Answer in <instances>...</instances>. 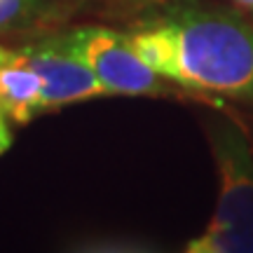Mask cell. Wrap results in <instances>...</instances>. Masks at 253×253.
Wrapping results in <instances>:
<instances>
[{
	"label": "cell",
	"instance_id": "1",
	"mask_svg": "<svg viewBox=\"0 0 253 253\" xmlns=\"http://www.w3.org/2000/svg\"><path fill=\"white\" fill-rule=\"evenodd\" d=\"M155 73L195 91L253 101V26L235 12L176 7L129 36Z\"/></svg>",
	"mask_w": 253,
	"mask_h": 253
},
{
	"label": "cell",
	"instance_id": "2",
	"mask_svg": "<svg viewBox=\"0 0 253 253\" xmlns=\"http://www.w3.org/2000/svg\"><path fill=\"white\" fill-rule=\"evenodd\" d=\"M209 141L216 157L218 207L204 235L218 253H253V150L230 120H213Z\"/></svg>",
	"mask_w": 253,
	"mask_h": 253
},
{
	"label": "cell",
	"instance_id": "3",
	"mask_svg": "<svg viewBox=\"0 0 253 253\" xmlns=\"http://www.w3.org/2000/svg\"><path fill=\"white\" fill-rule=\"evenodd\" d=\"M66 38L108 94L157 96L167 91L162 75L136 54L129 36L110 28H78Z\"/></svg>",
	"mask_w": 253,
	"mask_h": 253
},
{
	"label": "cell",
	"instance_id": "4",
	"mask_svg": "<svg viewBox=\"0 0 253 253\" xmlns=\"http://www.w3.org/2000/svg\"><path fill=\"white\" fill-rule=\"evenodd\" d=\"M24 54L42 82L45 110L89 101L96 96H108L99 78L84 63V59L73 49L66 36L24 47Z\"/></svg>",
	"mask_w": 253,
	"mask_h": 253
},
{
	"label": "cell",
	"instance_id": "5",
	"mask_svg": "<svg viewBox=\"0 0 253 253\" xmlns=\"http://www.w3.org/2000/svg\"><path fill=\"white\" fill-rule=\"evenodd\" d=\"M0 108L19 125H26L45 110L42 82L24 49L0 47Z\"/></svg>",
	"mask_w": 253,
	"mask_h": 253
},
{
	"label": "cell",
	"instance_id": "6",
	"mask_svg": "<svg viewBox=\"0 0 253 253\" xmlns=\"http://www.w3.org/2000/svg\"><path fill=\"white\" fill-rule=\"evenodd\" d=\"M38 7V0H0V31L26 21Z\"/></svg>",
	"mask_w": 253,
	"mask_h": 253
},
{
	"label": "cell",
	"instance_id": "7",
	"mask_svg": "<svg viewBox=\"0 0 253 253\" xmlns=\"http://www.w3.org/2000/svg\"><path fill=\"white\" fill-rule=\"evenodd\" d=\"M185 253H218L216 246L209 242V237H197V239H192L188 244V249H185Z\"/></svg>",
	"mask_w": 253,
	"mask_h": 253
},
{
	"label": "cell",
	"instance_id": "8",
	"mask_svg": "<svg viewBox=\"0 0 253 253\" xmlns=\"http://www.w3.org/2000/svg\"><path fill=\"white\" fill-rule=\"evenodd\" d=\"M9 145H12V131H9V126H7V115H5V110L0 108V155L5 153Z\"/></svg>",
	"mask_w": 253,
	"mask_h": 253
},
{
	"label": "cell",
	"instance_id": "9",
	"mask_svg": "<svg viewBox=\"0 0 253 253\" xmlns=\"http://www.w3.org/2000/svg\"><path fill=\"white\" fill-rule=\"evenodd\" d=\"M87 253H129V251H120V249H96V251H87Z\"/></svg>",
	"mask_w": 253,
	"mask_h": 253
},
{
	"label": "cell",
	"instance_id": "10",
	"mask_svg": "<svg viewBox=\"0 0 253 253\" xmlns=\"http://www.w3.org/2000/svg\"><path fill=\"white\" fill-rule=\"evenodd\" d=\"M237 5H244V7H251L253 9V0H235Z\"/></svg>",
	"mask_w": 253,
	"mask_h": 253
}]
</instances>
